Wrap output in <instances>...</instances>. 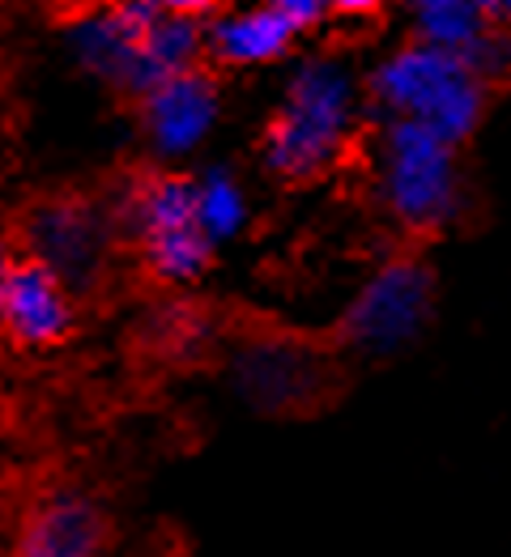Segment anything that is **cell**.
Returning a JSON list of instances; mask_svg holds the SVG:
<instances>
[{"mask_svg":"<svg viewBox=\"0 0 511 557\" xmlns=\"http://www.w3.org/2000/svg\"><path fill=\"white\" fill-rule=\"evenodd\" d=\"M107 549V515L90 494L51 490L17 528L13 557H102Z\"/></svg>","mask_w":511,"mask_h":557,"instance_id":"9c48e42d","label":"cell"},{"mask_svg":"<svg viewBox=\"0 0 511 557\" xmlns=\"http://www.w3.org/2000/svg\"><path fill=\"white\" fill-rule=\"evenodd\" d=\"M196 209H200V226L214 243L243 226V191L227 175L196 180Z\"/></svg>","mask_w":511,"mask_h":557,"instance_id":"5bb4252c","label":"cell"},{"mask_svg":"<svg viewBox=\"0 0 511 557\" xmlns=\"http://www.w3.org/2000/svg\"><path fill=\"white\" fill-rule=\"evenodd\" d=\"M372 98L388 120L418 124L448 145H461L486 115V77L465 60L410 39L375 64Z\"/></svg>","mask_w":511,"mask_h":557,"instance_id":"3957f363","label":"cell"},{"mask_svg":"<svg viewBox=\"0 0 511 557\" xmlns=\"http://www.w3.org/2000/svg\"><path fill=\"white\" fill-rule=\"evenodd\" d=\"M26 238L35 247V260L47 264L64 285H94V277L102 273L107 247H111L107 213L77 191L47 196L39 205H31Z\"/></svg>","mask_w":511,"mask_h":557,"instance_id":"52a82bcc","label":"cell"},{"mask_svg":"<svg viewBox=\"0 0 511 557\" xmlns=\"http://www.w3.org/2000/svg\"><path fill=\"white\" fill-rule=\"evenodd\" d=\"M379 196L405 231H439L461 209L457 145L418 124L388 120L379 145Z\"/></svg>","mask_w":511,"mask_h":557,"instance_id":"277c9868","label":"cell"},{"mask_svg":"<svg viewBox=\"0 0 511 557\" xmlns=\"http://www.w3.org/2000/svg\"><path fill=\"white\" fill-rule=\"evenodd\" d=\"M218 82L205 69H184L141 98V124L162 153H187L218 120Z\"/></svg>","mask_w":511,"mask_h":557,"instance_id":"8fae6325","label":"cell"},{"mask_svg":"<svg viewBox=\"0 0 511 557\" xmlns=\"http://www.w3.org/2000/svg\"><path fill=\"white\" fill-rule=\"evenodd\" d=\"M124 226L158 281H196L214 260V238L196 209V180L187 175H141L124 196Z\"/></svg>","mask_w":511,"mask_h":557,"instance_id":"5b68a950","label":"cell"},{"mask_svg":"<svg viewBox=\"0 0 511 557\" xmlns=\"http://www.w3.org/2000/svg\"><path fill=\"white\" fill-rule=\"evenodd\" d=\"M0 327L26 349L60 345L73 327V302L64 281L35 256L13 260V273L4 281V298H0Z\"/></svg>","mask_w":511,"mask_h":557,"instance_id":"30bf717a","label":"cell"},{"mask_svg":"<svg viewBox=\"0 0 511 557\" xmlns=\"http://www.w3.org/2000/svg\"><path fill=\"white\" fill-rule=\"evenodd\" d=\"M435 302V277L418 260H388L350 302L341 336L363 354H397L405 349L422 324L430 320Z\"/></svg>","mask_w":511,"mask_h":557,"instance_id":"8992f818","label":"cell"},{"mask_svg":"<svg viewBox=\"0 0 511 557\" xmlns=\"http://www.w3.org/2000/svg\"><path fill=\"white\" fill-rule=\"evenodd\" d=\"M414 44L448 51L477 69L482 77H495L508 64V30H495L486 17V4L469 0H426L414 9Z\"/></svg>","mask_w":511,"mask_h":557,"instance_id":"7c38bea8","label":"cell"},{"mask_svg":"<svg viewBox=\"0 0 511 557\" xmlns=\"http://www.w3.org/2000/svg\"><path fill=\"white\" fill-rule=\"evenodd\" d=\"M247 392L256 405L265 409H285V405H312V387H316V367L312 358L294 354V349H260L247 358Z\"/></svg>","mask_w":511,"mask_h":557,"instance_id":"4fadbf2b","label":"cell"},{"mask_svg":"<svg viewBox=\"0 0 511 557\" xmlns=\"http://www.w3.org/2000/svg\"><path fill=\"white\" fill-rule=\"evenodd\" d=\"M328 17H332V4H320V0H278L247 13H222L209 22L205 47L214 51L218 64L256 69V64L281 60L307 30L325 26Z\"/></svg>","mask_w":511,"mask_h":557,"instance_id":"ba28073f","label":"cell"},{"mask_svg":"<svg viewBox=\"0 0 511 557\" xmlns=\"http://www.w3.org/2000/svg\"><path fill=\"white\" fill-rule=\"evenodd\" d=\"M354 120H358V86L350 69L332 55L307 60L290 77L281 111L265 128V166L290 184L320 180L341 162Z\"/></svg>","mask_w":511,"mask_h":557,"instance_id":"7a4b0ae2","label":"cell"},{"mask_svg":"<svg viewBox=\"0 0 511 557\" xmlns=\"http://www.w3.org/2000/svg\"><path fill=\"white\" fill-rule=\"evenodd\" d=\"M9 273H13V256H9L4 243H0V298H4V281H9Z\"/></svg>","mask_w":511,"mask_h":557,"instance_id":"9a60e30c","label":"cell"},{"mask_svg":"<svg viewBox=\"0 0 511 557\" xmlns=\"http://www.w3.org/2000/svg\"><path fill=\"white\" fill-rule=\"evenodd\" d=\"M214 4H111L73 17L82 64L120 94L145 98L167 77L196 69Z\"/></svg>","mask_w":511,"mask_h":557,"instance_id":"6da1fadb","label":"cell"}]
</instances>
